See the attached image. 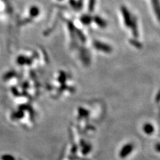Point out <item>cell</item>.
I'll return each instance as SVG.
<instances>
[{
	"label": "cell",
	"mask_w": 160,
	"mask_h": 160,
	"mask_svg": "<svg viewBox=\"0 0 160 160\" xmlns=\"http://www.w3.org/2000/svg\"><path fill=\"white\" fill-rule=\"evenodd\" d=\"M143 132L148 135H152L154 132V128L152 124L147 123L143 128Z\"/></svg>",
	"instance_id": "obj_2"
},
{
	"label": "cell",
	"mask_w": 160,
	"mask_h": 160,
	"mask_svg": "<svg viewBox=\"0 0 160 160\" xmlns=\"http://www.w3.org/2000/svg\"><path fill=\"white\" fill-rule=\"evenodd\" d=\"M133 148H134L133 145L131 143L125 145V146L122 148V149L120 150L119 157L121 158H126L132 152Z\"/></svg>",
	"instance_id": "obj_1"
},
{
	"label": "cell",
	"mask_w": 160,
	"mask_h": 160,
	"mask_svg": "<svg viewBox=\"0 0 160 160\" xmlns=\"http://www.w3.org/2000/svg\"><path fill=\"white\" fill-rule=\"evenodd\" d=\"M155 149H156V151L159 153H160V143H157L155 146Z\"/></svg>",
	"instance_id": "obj_3"
}]
</instances>
